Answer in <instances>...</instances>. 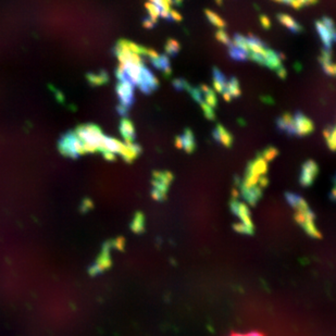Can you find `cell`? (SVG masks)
<instances>
[{"instance_id":"obj_18","label":"cell","mask_w":336,"mask_h":336,"mask_svg":"<svg viewBox=\"0 0 336 336\" xmlns=\"http://www.w3.org/2000/svg\"><path fill=\"white\" fill-rule=\"evenodd\" d=\"M121 146H122L121 140L105 136L104 140H102V146H101L99 151L101 153L105 152V151H108V152L115 153V155H119V152H120V149H121Z\"/></svg>"},{"instance_id":"obj_36","label":"cell","mask_w":336,"mask_h":336,"mask_svg":"<svg viewBox=\"0 0 336 336\" xmlns=\"http://www.w3.org/2000/svg\"><path fill=\"white\" fill-rule=\"evenodd\" d=\"M324 26L327 27V30L330 32V34L333 36V38L336 39V32H335V27H334V21L329 18V16H324V18L321 20Z\"/></svg>"},{"instance_id":"obj_30","label":"cell","mask_w":336,"mask_h":336,"mask_svg":"<svg viewBox=\"0 0 336 336\" xmlns=\"http://www.w3.org/2000/svg\"><path fill=\"white\" fill-rule=\"evenodd\" d=\"M172 85L173 87L180 92V90H187L189 92L190 88L192 87L191 84L186 81L185 78H182V77H178V78H174L172 81Z\"/></svg>"},{"instance_id":"obj_12","label":"cell","mask_w":336,"mask_h":336,"mask_svg":"<svg viewBox=\"0 0 336 336\" xmlns=\"http://www.w3.org/2000/svg\"><path fill=\"white\" fill-rule=\"evenodd\" d=\"M212 137L215 141H218L221 145L226 148H231L233 145V135L227 131L223 125L218 123L215 129L212 131Z\"/></svg>"},{"instance_id":"obj_35","label":"cell","mask_w":336,"mask_h":336,"mask_svg":"<svg viewBox=\"0 0 336 336\" xmlns=\"http://www.w3.org/2000/svg\"><path fill=\"white\" fill-rule=\"evenodd\" d=\"M189 93L193 97V99L195 100L196 102H198V104H202V102H203V94L201 90V88H199V86L198 87H191L190 90H189Z\"/></svg>"},{"instance_id":"obj_50","label":"cell","mask_w":336,"mask_h":336,"mask_svg":"<svg viewBox=\"0 0 336 336\" xmlns=\"http://www.w3.org/2000/svg\"><path fill=\"white\" fill-rule=\"evenodd\" d=\"M274 1L282 2V3H289V2H290V0H274Z\"/></svg>"},{"instance_id":"obj_14","label":"cell","mask_w":336,"mask_h":336,"mask_svg":"<svg viewBox=\"0 0 336 336\" xmlns=\"http://www.w3.org/2000/svg\"><path fill=\"white\" fill-rule=\"evenodd\" d=\"M120 133L124 138V143H135L136 133L133 122L128 118H123L120 122Z\"/></svg>"},{"instance_id":"obj_49","label":"cell","mask_w":336,"mask_h":336,"mask_svg":"<svg viewBox=\"0 0 336 336\" xmlns=\"http://www.w3.org/2000/svg\"><path fill=\"white\" fill-rule=\"evenodd\" d=\"M232 336H264V335L257 332H252V333H247V334H233Z\"/></svg>"},{"instance_id":"obj_45","label":"cell","mask_w":336,"mask_h":336,"mask_svg":"<svg viewBox=\"0 0 336 336\" xmlns=\"http://www.w3.org/2000/svg\"><path fill=\"white\" fill-rule=\"evenodd\" d=\"M175 147L178 149H183V141H182L181 136H176L175 137Z\"/></svg>"},{"instance_id":"obj_34","label":"cell","mask_w":336,"mask_h":336,"mask_svg":"<svg viewBox=\"0 0 336 336\" xmlns=\"http://www.w3.org/2000/svg\"><path fill=\"white\" fill-rule=\"evenodd\" d=\"M202 107V110L203 112V116L206 117V119H208L209 121H214L215 120V112L214 109H212L211 107H209L206 102H202V104H199Z\"/></svg>"},{"instance_id":"obj_51","label":"cell","mask_w":336,"mask_h":336,"mask_svg":"<svg viewBox=\"0 0 336 336\" xmlns=\"http://www.w3.org/2000/svg\"><path fill=\"white\" fill-rule=\"evenodd\" d=\"M214 1L216 2V4H218V5L223 4V0H214Z\"/></svg>"},{"instance_id":"obj_4","label":"cell","mask_w":336,"mask_h":336,"mask_svg":"<svg viewBox=\"0 0 336 336\" xmlns=\"http://www.w3.org/2000/svg\"><path fill=\"white\" fill-rule=\"evenodd\" d=\"M59 149L67 157L75 158L77 156L85 155L84 146L74 132L67 133L59 141Z\"/></svg>"},{"instance_id":"obj_41","label":"cell","mask_w":336,"mask_h":336,"mask_svg":"<svg viewBox=\"0 0 336 336\" xmlns=\"http://www.w3.org/2000/svg\"><path fill=\"white\" fill-rule=\"evenodd\" d=\"M117 111H118V113H119V115H120L121 117L127 118V117L129 116V111H130V109H129V108H127V107L119 105V106L117 107Z\"/></svg>"},{"instance_id":"obj_24","label":"cell","mask_w":336,"mask_h":336,"mask_svg":"<svg viewBox=\"0 0 336 336\" xmlns=\"http://www.w3.org/2000/svg\"><path fill=\"white\" fill-rule=\"evenodd\" d=\"M335 127L334 125H329L323 131L324 138L327 140V145L330 148V150H335Z\"/></svg>"},{"instance_id":"obj_47","label":"cell","mask_w":336,"mask_h":336,"mask_svg":"<svg viewBox=\"0 0 336 336\" xmlns=\"http://www.w3.org/2000/svg\"><path fill=\"white\" fill-rule=\"evenodd\" d=\"M222 97H223V99L226 101V102H231L232 101V96H231V94L229 93V92H227V90L226 89H224L223 90V93H222Z\"/></svg>"},{"instance_id":"obj_16","label":"cell","mask_w":336,"mask_h":336,"mask_svg":"<svg viewBox=\"0 0 336 336\" xmlns=\"http://www.w3.org/2000/svg\"><path fill=\"white\" fill-rule=\"evenodd\" d=\"M277 20L280 21V23L283 24L284 26H286L290 32H293L295 34H299L304 31L303 26L299 24L297 21L293 19L292 16L285 14V13H278L277 14Z\"/></svg>"},{"instance_id":"obj_23","label":"cell","mask_w":336,"mask_h":336,"mask_svg":"<svg viewBox=\"0 0 336 336\" xmlns=\"http://www.w3.org/2000/svg\"><path fill=\"white\" fill-rule=\"evenodd\" d=\"M204 14H206L207 19L209 20L210 23L216 27H219V30H223V28L226 26V22L222 19L221 16H219V14L213 12V11L206 9L204 10Z\"/></svg>"},{"instance_id":"obj_26","label":"cell","mask_w":336,"mask_h":336,"mask_svg":"<svg viewBox=\"0 0 336 336\" xmlns=\"http://www.w3.org/2000/svg\"><path fill=\"white\" fill-rule=\"evenodd\" d=\"M87 78L90 84L95 85V86H98V85L107 83L108 79H109V76H108L107 72L101 71L99 74H88Z\"/></svg>"},{"instance_id":"obj_38","label":"cell","mask_w":336,"mask_h":336,"mask_svg":"<svg viewBox=\"0 0 336 336\" xmlns=\"http://www.w3.org/2000/svg\"><path fill=\"white\" fill-rule=\"evenodd\" d=\"M259 20H260L261 25H263V27L265 28V30H270L272 23H271V20L269 19V16L261 14V15H260V18H259Z\"/></svg>"},{"instance_id":"obj_17","label":"cell","mask_w":336,"mask_h":336,"mask_svg":"<svg viewBox=\"0 0 336 336\" xmlns=\"http://www.w3.org/2000/svg\"><path fill=\"white\" fill-rule=\"evenodd\" d=\"M316 28L319 33V36H320L321 41L324 45V48L326 49H331L333 46V43L335 42V38L330 34V32L327 30V27L324 26L322 23V21H316Z\"/></svg>"},{"instance_id":"obj_13","label":"cell","mask_w":336,"mask_h":336,"mask_svg":"<svg viewBox=\"0 0 336 336\" xmlns=\"http://www.w3.org/2000/svg\"><path fill=\"white\" fill-rule=\"evenodd\" d=\"M123 67V70L125 73V76H127L128 81L133 84V86H137L140 79V74H141V67L143 66H138V65H134L131 64V62H128L125 65H121Z\"/></svg>"},{"instance_id":"obj_11","label":"cell","mask_w":336,"mask_h":336,"mask_svg":"<svg viewBox=\"0 0 336 336\" xmlns=\"http://www.w3.org/2000/svg\"><path fill=\"white\" fill-rule=\"evenodd\" d=\"M276 129L287 134L288 136H295V123L294 116L290 112H284L282 116L276 119Z\"/></svg>"},{"instance_id":"obj_33","label":"cell","mask_w":336,"mask_h":336,"mask_svg":"<svg viewBox=\"0 0 336 336\" xmlns=\"http://www.w3.org/2000/svg\"><path fill=\"white\" fill-rule=\"evenodd\" d=\"M319 62L322 67L327 66L332 62V50L331 49H322L321 55L319 56Z\"/></svg>"},{"instance_id":"obj_8","label":"cell","mask_w":336,"mask_h":336,"mask_svg":"<svg viewBox=\"0 0 336 336\" xmlns=\"http://www.w3.org/2000/svg\"><path fill=\"white\" fill-rule=\"evenodd\" d=\"M294 123H295V135L304 137L311 134L315 131V123L306 117L303 112L297 111L294 115Z\"/></svg>"},{"instance_id":"obj_9","label":"cell","mask_w":336,"mask_h":336,"mask_svg":"<svg viewBox=\"0 0 336 336\" xmlns=\"http://www.w3.org/2000/svg\"><path fill=\"white\" fill-rule=\"evenodd\" d=\"M318 174H319L318 163L313 160H307L306 162L303 163V166H301V173L299 178L300 184L305 187L312 185Z\"/></svg>"},{"instance_id":"obj_21","label":"cell","mask_w":336,"mask_h":336,"mask_svg":"<svg viewBox=\"0 0 336 336\" xmlns=\"http://www.w3.org/2000/svg\"><path fill=\"white\" fill-rule=\"evenodd\" d=\"M225 89L232 96V98H240L242 95V89L240 86V82L235 76H232L226 83Z\"/></svg>"},{"instance_id":"obj_29","label":"cell","mask_w":336,"mask_h":336,"mask_svg":"<svg viewBox=\"0 0 336 336\" xmlns=\"http://www.w3.org/2000/svg\"><path fill=\"white\" fill-rule=\"evenodd\" d=\"M203 101L206 102L209 107H211L212 109H215V108L218 107V98H216L215 92L212 88H209L207 92L203 94Z\"/></svg>"},{"instance_id":"obj_27","label":"cell","mask_w":336,"mask_h":336,"mask_svg":"<svg viewBox=\"0 0 336 336\" xmlns=\"http://www.w3.org/2000/svg\"><path fill=\"white\" fill-rule=\"evenodd\" d=\"M232 44L235 45L236 47L241 48L247 55L250 53L249 45H248V39H247V37L241 35V34H235L234 37H233V39H232Z\"/></svg>"},{"instance_id":"obj_37","label":"cell","mask_w":336,"mask_h":336,"mask_svg":"<svg viewBox=\"0 0 336 336\" xmlns=\"http://www.w3.org/2000/svg\"><path fill=\"white\" fill-rule=\"evenodd\" d=\"M322 67H323L324 73H326L327 75L331 76V77L335 76V74H336V66L333 64V62H331V64H329V65L324 66Z\"/></svg>"},{"instance_id":"obj_20","label":"cell","mask_w":336,"mask_h":336,"mask_svg":"<svg viewBox=\"0 0 336 336\" xmlns=\"http://www.w3.org/2000/svg\"><path fill=\"white\" fill-rule=\"evenodd\" d=\"M213 79H212V85H213V90H215L216 93L222 94L223 90L226 87V83L227 79L225 78V75L222 73L218 67H213Z\"/></svg>"},{"instance_id":"obj_19","label":"cell","mask_w":336,"mask_h":336,"mask_svg":"<svg viewBox=\"0 0 336 336\" xmlns=\"http://www.w3.org/2000/svg\"><path fill=\"white\" fill-rule=\"evenodd\" d=\"M182 141H183V149L187 153H193L196 150L197 144L195 140V135L191 129H185L183 135H181Z\"/></svg>"},{"instance_id":"obj_39","label":"cell","mask_w":336,"mask_h":336,"mask_svg":"<svg viewBox=\"0 0 336 336\" xmlns=\"http://www.w3.org/2000/svg\"><path fill=\"white\" fill-rule=\"evenodd\" d=\"M169 13H170V18H171V21H175V22H181L182 20H183V18H182V14L179 13L178 11L174 10V9H171L169 11Z\"/></svg>"},{"instance_id":"obj_1","label":"cell","mask_w":336,"mask_h":336,"mask_svg":"<svg viewBox=\"0 0 336 336\" xmlns=\"http://www.w3.org/2000/svg\"><path fill=\"white\" fill-rule=\"evenodd\" d=\"M285 196L288 203L296 210L295 212L296 221L304 226V229L307 231V233H309L312 236L318 237L319 232L315 225V222H313V220H315V214H313L311 209L305 202V199L298 195H296V194L290 193H286Z\"/></svg>"},{"instance_id":"obj_43","label":"cell","mask_w":336,"mask_h":336,"mask_svg":"<svg viewBox=\"0 0 336 336\" xmlns=\"http://www.w3.org/2000/svg\"><path fill=\"white\" fill-rule=\"evenodd\" d=\"M102 156H104L105 159H107V160H109V161H115L117 159V155H115V153H112V152H108V151L102 152Z\"/></svg>"},{"instance_id":"obj_42","label":"cell","mask_w":336,"mask_h":336,"mask_svg":"<svg viewBox=\"0 0 336 336\" xmlns=\"http://www.w3.org/2000/svg\"><path fill=\"white\" fill-rule=\"evenodd\" d=\"M275 72L277 74V76L280 77V78H282V79H285L286 76H287V71H286V69L283 66L278 67L277 69L275 70Z\"/></svg>"},{"instance_id":"obj_7","label":"cell","mask_w":336,"mask_h":336,"mask_svg":"<svg viewBox=\"0 0 336 336\" xmlns=\"http://www.w3.org/2000/svg\"><path fill=\"white\" fill-rule=\"evenodd\" d=\"M137 87L140 89L141 93L145 95H150L152 92H155L159 88V81L157 77L153 75V73L148 69L146 66L141 67L140 79L137 85Z\"/></svg>"},{"instance_id":"obj_48","label":"cell","mask_w":336,"mask_h":336,"mask_svg":"<svg viewBox=\"0 0 336 336\" xmlns=\"http://www.w3.org/2000/svg\"><path fill=\"white\" fill-rule=\"evenodd\" d=\"M160 16L162 19L164 20H167V21H171V18H170V13H169V11H166V10H163V9H160Z\"/></svg>"},{"instance_id":"obj_46","label":"cell","mask_w":336,"mask_h":336,"mask_svg":"<svg viewBox=\"0 0 336 336\" xmlns=\"http://www.w3.org/2000/svg\"><path fill=\"white\" fill-rule=\"evenodd\" d=\"M300 3L304 5H312V4H316L319 2V0H299Z\"/></svg>"},{"instance_id":"obj_22","label":"cell","mask_w":336,"mask_h":336,"mask_svg":"<svg viewBox=\"0 0 336 336\" xmlns=\"http://www.w3.org/2000/svg\"><path fill=\"white\" fill-rule=\"evenodd\" d=\"M164 51H166V55L169 58L170 57H176L181 51V44L174 38H169L166 46H164Z\"/></svg>"},{"instance_id":"obj_5","label":"cell","mask_w":336,"mask_h":336,"mask_svg":"<svg viewBox=\"0 0 336 336\" xmlns=\"http://www.w3.org/2000/svg\"><path fill=\"white\" fill-rule=\"evenodd\" d=\"M231 209H232L233 213L237 215L242 221L241 227L238 231L245 232V233L252 232L253 223H252V219H250L249 209H248L246 204H244L243 202H238L236 198H233V201L231 202Z\"/></svg>"},{"instance_id":"obj_10","label":"cell","mask_w":336,"mask_h":336,"mask_svg":"<svg viewBox=\"0 0 336 336\" xmlns=\"http://www.w3.org/2000/svg\"><path fill=\"white\" fill-rule=\"evenodd\" d=\"M141 152H143V148H141L139 144L122 143L119 155L123 158L125 162L132 163L135 159H137L141 155Z\"/></svg>"},{"instance_id":"obj_31","label":"cell","mask_w":336,"mask_h":336,"mask_svg":"<svg viewBox=\"0 0 336 336\" xmlns=\"http://www.w3.org/2000/svg\"><path fill=\"white\" fill-rule=\"evenodd\" d=\"M145 7L148 11V13H149V18L152 21L158 22V18L160 16V9H159L156 4H153L151 2H147L145 4Z\"/></svg>"},{"instance_id":"obj_2","label":"cell","mask_w":336,"mask_h":336,"mask_svg":"<svg viewBox=\"0 0 336 336\" xmlns=\"http://www.w3.org/2000/svg\"><path fill=\"white\" fill-rule=\"evenodd\" d=\"M76 137L81 140L85 152L94 153L100 150L105 135L99 127L94 124H85L73 131Z\"/></svg>"},{"instance_id":"obj_15","label":"cell","mask_w":336,"mask_h":336,"mask_svg":"<svg viewBox=\"0 0 336 336\" xmlns=\"http://www.w3.org/2000/svg\"><path fill=\"white\" fill-rule=\"evenodd\" d=\"M246 171L248 172L256 174V175H267L268 173V162L265 160V159L260 156V153L257 155V158L255 160L250 161L247 164Z\"/></svg>"},{"instance_id":"obj_44","label":"cell","mask_w":336,"mask_h":336,"mask_svg":"<svg viewBox=\"0 0 336 336\" xmlns=\"http://www.w3.org/2000/svg\"><path fill=\"white\" fill-rule=\"evenodd\" d=\"M289 4H292V5H293V8H295L296 10H299V9H301V8H304V5L300 3L299 0H290Z\"/></svg>"},{"instance_id":"obj_25","label":"cell","mask_w":336,"mask_h":336,"mask_svg":"<svg viewBox=\"0 0 336 336\" xmlns=\"http://www.w3.org/2000/svg\"><path fill=\"white\" fill-rule=\"evenodd\" d=\"M229 55L233 60H236V61L248 60V55L245 53V51H243L241 48H238L235 46V45H233L232 43L229 46Z\"/></svg>"},{"instance_id":"obj_40","label":"cell","mask_w":336,"mask_h":336,"mask_svg":"<svg viewBox=\"0 0 336 336\" xmlns=\"http://www.w3.org/2000/svg\"><path fill=\"white\" fill-rule=\"evenodd\" d=\"M156 24H157V22L152 21L150 18H145L143 20V26L147 28V30H152V28L156 26Z\"/></svg>"},{"instance_id":"obj_52","label":"cell","mask_w":336,"mask_h":336,"mask_svg":"<svg viewBox=\"0 0 336 336\" xmlns=\"http://www.w3.org/2000/svg\"><path fill=\"white\" fill-rule=\"evenodd\" d=\"M174 1L178 5H182V3H183V0H174Z\"/></svg>"},{"instance_id":"obj_32","label":"cell","mask_w":336,"mask_h":336,"mask_svg":"<svg viewBox=\"0 0 336 336\" xmlns=\"http://www.w3.org/2000/svg\"><path fill=\"white\" fill-rule=\"evenodd\" d=\"M215 39L218 42H220L221 44L225 45V46L229 47L231 43H232V38L229 36V34H227L225 31L223 30H218L215 32Z\"/></svg>"},{"instance_id":"obj_3","label":"cell","mask_w":336,"mask_h":336,"mask_svg":"<svg viewBox=\"0 0 336 336\" xmlns=\"http://www.w3.org/2000/svg\"><path fill=\"white\" fill-rule=\"evenodd\" d=\"M174 175L169 171H153L152 172V186L151 196L156 201H163L167 196L169 187L172 183Z\"/></svg>"},{"instance_id":"obj_6","label":"cell","mask_w":336,"mask_h":336,"mask_svg":"<svg viewBox=\"0 0 336 336\" xmlns=\"http://www.w3.org/2000/svg\"><path fill=\"white\" fill-rule=\"evenodd\" d=\"M134 90H135V87L133 86V84L130 81H128V79L119 82L116 87V92H117L118 99H119V105L127 107L130 109V108L132 107L135 102Z\"/></svg>"},{"instance_id":"obj_28","label":"cell","mask_w":336,"mask_h":336,"mask_svg":"<svg viewBox=\"0 0 336 336\" xmlns=\"http://www.w3.org/2000/svg\"><path fill=\"white\" fill-rule=\"evenodd\" d=\"M259 153H260V156L263 157L267 162H269V161H272L273 159H275L278 156L280 151H278L277 148L274 147V146H268Z\"/></svg>"}]
</instances>
